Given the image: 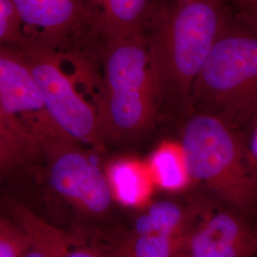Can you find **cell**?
<instances>
[{"label": "cell", "mask_w": 257, "mask_h": 257, "mask_svg": "<svg viewBox=\"0 0 257 257\" xmlns=\"http://www.w3.org/2000/svg\"><path fill=\"white\" fill-rule=\"evenodd\" d=\"M16 46L27 60L55 128L67 139L100 154L105 139L99 112L78 91L74 77L65 72L62 52L29 40Z\"/></svg>", "instance_id": "obj_6"}, {"label": "cell", "mask_w": 257, "mask_h": 257, "mask_svg": "<svg viewBox=\"0 0 257 257\" xmlns=\"http://www.w3.org/2000/svg\"><path fill=\"white\" fill-rule=\"evenodd\" d=\"M104 85L98 112L104 139L141 137L157 117L148 71L144 34L106 38Z\"/></svg>", "instance_id": "obj_5"}, {"label": "cell", "mask_w": 257, "mask_h": 257, "mask_svg": "<svg viewBox=\"0 0 257 257\" xmlns=\"http://www.w3.org/2000/svg\"><path fill=\"white\" fill-rule=\"evenodd\" d=\"M40 143L0 110V183L37 159Z\"/></svg>", "instance_id": "obj_13"}, {"label": "cell", "mask_w": 257, "mask_h": 257, "mask_svg": "<svg viewBox=\"0 0 257 257\" xmlns=\"http://www.w3.org/2000/svg\"><path fill=\"white\" fill-rule=\"evenodd\" d=\"M39 143L37 159L8 181L30 193L12 195L64 230L96 234L97 223L107 217L113 201L96 153L64 138Z\"/></svg>", "instance_id": "obj_2"}, {"label": "cell", "mask_w": 257, "mask_h": 257, "mask_svg": "<svg viewBox=\"0 0 257 257\" xmlns=\"http://www.w3.org/2000/svg\"><path fill=\"white\" fill-rule=\"evenodd\" d=\"M18 13L22 40L62 52L81 34L92 16L81 0H12Z\"/></svg>", "instance_id": "obj_9"}, {"label": "cell", "mask_w": 257, "mask_h": 257, "mask_svg": "<svg viewBox=\"0 0 257 257\" xmlns=\"http://www.w3.org/2000/svg\"><path fill=\"white\" fill-rule=\"evenodd\" d=\"M147 165L155 185L166 191H180L191 180L180 144L162 143L150 156Z\"/></svg>", "instance_id": "obj_15"}, {"label": "cell", "mask_w": 257, "mask_h": 257, "mask_svg": "<svg viewBox=\"0 0 257 257\" xmlns=\"http://www.w3.org/2000/svg\"><path fill=\"white\" fill-rule=\"evenodd\" d=\"M104 173L112 199L127 208L147 204L156 186L147 163L136 158L115 159L106 166Z\"/></svg>", "instance_id": "obj_12"}, {"label": "cell", "mask_w": 257, "mask_h": 257, "mask_svg": "<svg viewBox=\"0 0 257 257\" xmlns=\"http://www.w3.org/2000/svg\"><path fill=\"white\" fill-rule=\"evenodd\" d=\"M0 211L26 239L27 249L23 257H73L88 239L49 222L9 193L0 199Z\"/></svg>", "instance_id": "obj_10"}, {"label": "cell", "mask_w": 257, "mask_h": 257, "mask_svg": "<svg viewBox=\"0 0 257 257\" xmlns=\"http://www.w3.org/2000/svg\"><path fill=\"white\" fill-rule=\"evenodd\" d=\"M256 249L253 230L235 211L207 205L191 207L183 256L248 257Z\"/></svg>", "instance_id": "obj_8"}, {"label": "cell", "mask_w": 257, "mask_h": 257, "mask_svg": "<svg viewBox=\"0 0 257 257\" xmlns=\"http://www.w3.org/2000/svg\"><path fill=\"white\" fill-rule=\"evenodd\" d=\"M21 41V24L13 1L0 0V44L19 45Z\"/></svg>", "instance_id": "obj_18"}, {"label": "cell", "mask_w": 257, "mask_h": 257, "mask_svg": "<svg viewBox=\"0 0 257 257\" xmlns=\"http://www.w3.org/2000/svg\"><path fill=\"white\" fill-rule=\"evenodd\" d=\"M181 147L190 179L219 202L241 213L256 203V172L248 160L245 135L217 116L194 111L182 131Z\"/></svg>", "instance_id": "obj_4"}, {"label": "cell", "mask_w": 257, "mask_h": 257, "mask_svg": "<svg viewBox=\"0 0 257 257\" xmlns=\"http://www.w3.org/2000/svg\"><path fill=\"white\" fill-rule=\"evenodd\" d=\"M191 219V208L172 201L152 204L135 222L131 233L184 237Z\"/></svg>", "instance_id": "obj_14"}, {"label": "cell", "mask_w": 257, "mask_h": 257, "mask_svg": "<svg viewBox=\"0 0 257 257\" xmlns=\"http://www.w3.org/2000/svg\"><path fill=\"white\" fill-rule=\"evenodd\" d=\"M217 0H156L144 29L157 119L193 112L192 89L228 17Z\"/></svg>", "instance_id": "obj_1"}, {"label": "cell", "mask_w": 257, "mask_h": 257, "mask_svg": "<svg viewBox=\"0 0 257 257\" xmlns=\"http://www.w3.org/2000/svg\"><path fill=\"white\" fill-rule=\"evenodd\" d=\"M184 237L128 232L106 248L107 256H183Z\"/></svg>", "instance_id": "obj_16"}, {"label": "cell", "mask_w": 257, "mask_h": 257, "mask_svg": "<svg viewBox=\"0 0 257 257\" xmlns=\"http://www.w3.org/2000/svg\"><path fill=\"white\" fill-rule=\"evenodd\" d=\"M156 0H87L93 24L106 38L143 34Z\"/></svg>", "instance_id": "obj_11"}, {"label": "cell", "mask_w": 257, "mask_h": 257, "mask_svg": "<svg viewBox=\"0 0 257 257\" xmlns=\"http://www.w3.org/2000/svg\"><path fill=\"white\" fill-rule=\"evenodd\" d=\"M193 112L248 128L257 115V37L253 23L228 15L192 89Z\"/></svg>", "instance_id": "obj_3"}, {"label": "cell", "mask_w": 257, "mask_h": 257, "mask_svg": "<svg viewBox=\"0 0 257 257\" xmlns=\"http://www.w3.org/2000/svg\"><path fill=\"white\" fill-rule=\"evenodd\" d=\"M225 7L231 5L240 13V18L255 24L257 0H217Z\"/></svg>", "instance_id": "obj_19"}, {"label": "cell", "mask_w": 257, "mask_h": 257, "mask_svg": "<svg viewBox=\"0 0 257 257\" xmlns=\"http://www.w3.org/2000/svg\"><path fill=\"white\" fill-rule=\"evenodd\" d=\"M27 246L22 232L0 211V257H23Z\"/></svg>", "instance_id": "obj_17"}, {"label": "cell", "mask_w": 257, "mask_h": 257, "mask_svg": "<svg viewBox=\"0 0 257 257\" xmlns=\"http://www.w3.org/2000/svg\"><path fill=\"white\" fill-rule=\"evenodd\" d=\"M0 110L39 142L64 138L48 117L34 74L16 45L0 44Z\"/></svg>", "instance_id": "obj_7"}]
</instances>
